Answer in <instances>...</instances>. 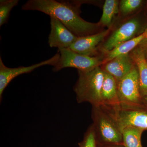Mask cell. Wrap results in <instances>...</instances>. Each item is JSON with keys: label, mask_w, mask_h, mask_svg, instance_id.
<instances>
[{"label": "cell", "mask_w": 147, "mask_h": 147, "mask_svg": "<svg viewBox=\"0 0 147 147\" xmlns=\"http://www.w3.org/2000/svg\"><path fill=\"white\" fill-rule=\"evenodd\" d=\"M80 6L79 2L29 0L22 6V9L41 11L56 18L78 37L102 31L98 23H90L81 17Z\"/></svg>", "instance_id": "cell-1"}, {"label": "cell", "mask_w": 147, "mask_h": 147, "mask_svg": "<svg viewBox=\"0 0 147 147\" xmlns=\"http://www.w3.org/2000/svg\"><path fill=\"white\" fill-rule=\"evenodd\" d=\"M92 118L96 143L123 144L115 108L102 105L92 106Z\"/></svg>", "instance_id": "cell-2"}, {"label": "cell", "mask_w": 147, "mask_h": 147, "mask_svg": "<svg viewBox=\"0 0 147 147\" xmlns=\"http://www.w3.org/2000/svg\"><path fill=\"white\" fill-rule=\"evenodd\" d=\"M74 87L78 103L88 102L92 106L101 105V92L104 73L101 66L88 71H78Z\"/></svg>", "instance_id": "cell-3"}, {"label": "cell", "mask_w": 147, "mask_h": 147, "mask_svg": "<svg viewBox=\"0 0 147 147\" xmlns=\"http://www.w3.org/2000/svg\"><path fill=\"white\" fill-rule=\"evenodd\" d=\"M120 108L124 109H147L143 102L136 65L128 74L117 82Z\"/></svg>", "instance_id": "cell-4"}, {"label": "cell", "mask_w": 147, "mask_h": 147, "mask_svg": "<svg viewBox=\"0 0 147 147\" xmlns=\"http://www.w3.org/2000/svg\"><path fill=\"white\" fill-rule=\"evenodd\" d=\"M142 20L133 15L124 21L107 36L98 48L103 55L120 45L143 33L144 29Z\"/></svg>", "instance_id": "cell-5"}, {"label": "cell", "mask_w": 147, "mask_h": 147, "mask_svg": "<svg viewBox=\"0 0 147 147\" xmlns=\"http://www.w3.org/2000/svg\"><path fill=\"white\" fill-rule=\"evenodd\" d=\"M59 59L53 68L55 72L67 67L77 69L78 71H88L101 66L103 63V57H92L81 55L69 48L59 49Z\"/></svg>", "instance_id": "cell-6"}, {"label": "cell", "mask_w": 147, "mask_h": 147, "mask_svg": "<svg viewBox=\"0 0 147 147\" xmlns=\"http://www.w3.org/2000/svg\"><path fill=\"white\" fill-rule=\"evenodd\" d=\"M60 58L59 53L55 54L52 57L41 62L29 66L10 68L5 65L1 57H0V98L1 100L3 92L8 84L13 79L24 74L30 73L34 69L43 66L56 65Z\"/></svg>", "instance_id": "cell-7"}, {"label": "cell", "mask_w": 147, "mask_h": 147, "mask_svg": "<svg viewBox=\"0 0 147 147\" xmlns=\"http://www.w3.org/2000/svg\"><path fill=\"white\" fill-rule=\"evenodd\" d=\"M110 29L95 34L78 37L69 48L74 52L90 57H98V48L109 35Z\"/></svg>", "instance_id": "cell-8"}, {"label": "cell", "mask_w": 147, "mask_h": 147, "mask_svg": "<svg viewBox=\"0 0 147 147\" xmlns=\"http://www.w3.org/2000/svg\"><path fill=\"white\" fill-rule=\"evenodd\" d=\"M50 28L48 37L50 47L59 49L69 48L78 38L60 21L54 17H50Z\"/></svg>", "instance_id": "cell-9"}, {"label": "cell", "mask_w": 147, "mask_h": 147, "mask_svg": "<svg viewBox=\"0 0 147 147\" xmlns=\"http://www.w3.org/2000/svg\"><path fill=\"white\" fill-rule=\"evenodd\" d=\"M121 130L128 126L147 130V109H124L115 108Z\"/></svg>", "instance_id": "cell-10"}, {"label": "cell", "mask_w": 147, "mask_h": 147, "mask_svg": "<svg viewBox=\"0 0 147 147\" xmlns=\"http://www.w3.org/2000/svg\"><path fill=\"white\" fill-rule=\"evenodd\" d=\"M135 66L134 62L128 53L117 56L102 64L101 67L104 72L112 75L118 82L128 74Z\"/></svg>", "instance_id": "cell-11"}, {"label": "cell", "mask_w": 147, "mask_h": 147, "mask_svg": "<svg viewBox=\"0 0 147 147\" xmlns=\"http://www.w3.org/2000/svg\"><path fill=\"white\" fill-rule=\"evenodd\" d=\"M104 73L101 89V105L118 108L120 104L118 96L117 82L112 75L104 71Z\"/></svg>", "instance_id": "cell-12"}, {"label": "cell", "mask_w": 147, "mask_h": 147, "mask_svg": "<svg viewBox=\"0 0 147 147\" xmlns=\"http://www.w3.org/2000/svg\"><path fill=\"white\" fill-rule=\"evenodd\" d=\"M138 69L140 91L143 97L147 95V60L139 46L129 53Z\"/></svg>", "instance_id": "cell-13"}, {"label": "cell", "mask_w": 147, "mask_h": 147, "mask_svg": "<svg viewBox=\"0 0 147 147\" xmlns=\"http://www.w3.org/2000/svg\"><path fill=\"white\" fill-rule=\"evenodd\" d=\"M147 38V28L145 31L136 37L121 43L115 47L110 52L105 53L102 56L103 57L102 64L113 59L117 56L121 55L128 54L139 45L144 40Z\"/></svg>", "instance_id": "cell-14"}, {"label": "cell", "mask_w": 147, "mask_h": 147, "mask_svg": "<svg viewBox=\"0 0 147 147\" xmlns=\"http://www.w3.org/2000/svg\"><path fill=\"white\" fill-rule=\"evenodd\" d=\"M119 1L117 0H105L102 9V16L98 22L100 26L108 27L111 29L113 19L116 14L119 13Z\"/></svg>", "instance_id": "cell-15"}, {"label": "cell", "mask_w": 147, "mask_h": 147, "mask_svg": "<svg viewBox=\"0 0 147 147\" xmlns=\"http://www.w3.org/2000/svg\"><path fill=\"white\" fill-rule=\"evenodd\" d=\"M144 130L134 127L128 126L122 130L123 144L124 147H142L141 137Z\"/></svg>", "instance_id": "cell-16"}, {"label": "cell", "mask_w": 147, "mask_h": 147, "mask_svg": "<svg viewBox=\"0 0 147 147\" xmlns=\"http://www.w3.org/2000/svg\"><path fill=\"white\" fill-rule=\"evenodd\" d=\"M19 1V0L0 1V27L7 23L10 11L14 7L18 5Z\"/></svg>", "instance_id": "cell-17"}, {"label": "cell", "mask_w": 147, "mask_h": 147, "mask_svg": "<svg viewBox=\"0 0 147 147\" xmlns=\"http://www.w3.org/2000/svg\"><path fill=\"white\" fill-rule=\"evenodd\" d=\"M142 0H121L119 2V10L123 16H127L139 9L142 3Z\"/></svg>", "instance_id": "cell-18"}, {"label": "cell", "mask_w": 147, "mask_h": 147, "mask_svg": "<svg viewBox=\"0 0 147 147\" xmlns=\"http://www.w3.org/2000/svg\"><path fill=\"white\" fill-rule=\"evenodd\" d=\"M81 147H96L93 127L91 124L84 134V140L81 143Z\"/></svg>", "instance_id": "cell-19"}, {"label": "cell", "mask_w": 147, "mask_h": 147, "mask_svg": "<svg viewBox=\"0 0 147 147\" xmlns=\"http://www.w3.org/2000/svg\"><path fill=\"white\" fill-rule=\"evenodd\" d=\"M139 46L143 50L147 60V38L144 40Z\"/></svg>", "instance_id": "cell-20"}, {"label": "cell", "mask_w": 147, "mask_h": 147, "mask_svg": "<svg viewBox=\"0 0 147 147\" xmlns=\"http://www.w3.org/2000/svg\"><path fill=\"white\" fill-rule=\"evenodd\" d=\"M102 147H124L123 144H103Z\"/></svg>", "instance_id": "cell-21"}, {"label": "cell", "mask_w": 147, "mask_h": 147, "mask_svg": "<svg viewBox=\"0 0 147 147\" xmlns=\"http://www.w3.org/2000/svg\"><path fill=\"white\" fill-rule=\"evenodd\" d=\"M143 102L145 107L147 108V95L143 97Z\"/></svg>", "instance_id": "cell-22"}]
</instances>
